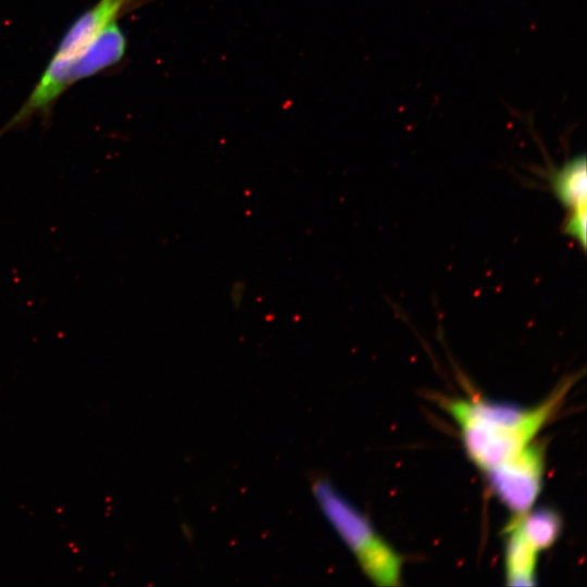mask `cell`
Returning <instances> with one entry per match:
<instances>
[{"label":"cell","mask_w":587,"mask_h":587,"mask_svg":"<svg viewBox=\"0 0 587 587\" xmlns=\"http://www.w3.org/2000/svg\"><path fill=\"white\" fill-rule=\"evenodd\" d=\"M555 198L567 212L587 210V174L585 154L574 155L547 172Z\"/></svg>","instance_id":"cell-7"},{"label":"cell","mask_w":587,"mask_h":587,"mask_svg":"<svg viewBox=\"0 0 587 587\" xmlns=\"http://www.w3.org/2000/svg\"><path fill=\"white\" fill-rule=\"evenodd\" d=\"M576 377L562 380L539 404L524 408L476 398L444 399L472 462L486 472L533 442L562 404Z\"/></svg>","instance_id":"cell-1"},{"label":"cell","mask_w":587,"mask_h":587,"mask_svg":"<svg viewBox=\"0 0 587 587\" xmlns=\"http://www.w3.org/2000/svg\"><path fill=\"white\" fill-rule=\"evenodd\" d=\"M587 210L567 212L562 224V233L575 239L583 250L586 248Z\"/></svg>","instance_id":"cell-9"},{"label":"cell","mask_w":587,"mask_h":587,"mask_svg":"<svg viewBox=\"0 0 587 587\" xmlns=\"http://www.w3.org/2000/svg\"><path fill=\"white\" fill-rule=\"evenodd\" d=\"M514 516L519 519L525 536L539 552L550 548L561 534V516L552 509H530Z\"/></svg>","instance_id":"cell-8"},{"label":"cell","mask_w":587,"mask_h":587,"mask_svg":"<svg viewBox=\"0 0 587 587\" xmlns=\"http://www.w3.org/2000/svg\"><path fill=\"white\" fill-rule=\"evenodd\" d=\"M132 0H98L68 26L51 55L48 67H59L80 54Z\"/></svg>","instance_id":"cell-5"},{"label":"cell","mask_w":587,"mask_h":587,"mask_svg":"<svg viewBox=\"0 0 587 587\" xmlns=\"http://www.w3.org/2000/svg\"><path fill=\"white\" fill-rule=\"evenodd\" d=\"M505 551L504 572L509 586H534L536 584V564L539 551L525 536L519 519H513L504 528Z\"/></svg>","instance_id":"cell-6"},{"label":"cell","mask_w":587,"mask_h":587,"mask_svg":"<svg viewBox=\"0 0 587 587\" xmlns=\"http://www.w3.org/2000/svg\"><path fill=\"white\" fill-rule=\"evenodd\" d=\"M312 492L364 574L380 587L400 585L403 559L370 520L324 479L313 482Z\"/></svg>","instance_id":"cell-2"},{"label":"cell","mask_w":587,"mask_h":587,"mask_svg":"<svg viewBox=\"0 0 587 587\" xmlns=\"http://www.w3.org/2000/svg\"><path fill=\"white\" fill-rule=\"evenodd\" d=\"M127 50V38L118 21L111 23L76 58L59 67H45L16 113L0 129V136L28 122L37 114L47 115L72 85L120 63Z\"/></svg>","instance_id":"cell-3"},{"label":"cell","mask_w":587,"mask_h":587,"mask_svg":"<svg viewBox=\"0 0 587 587\" xmlns=\"http://www.w3.org/2000/svg\"><path fill=\"white\" fill-rule=\"evenodd\" d=\"M485 473L492 492L513 515L524 514L533 509L542 487L544 447L532 442Z\"/></svg>","instance_id":"cell-4"}]
</instances>
